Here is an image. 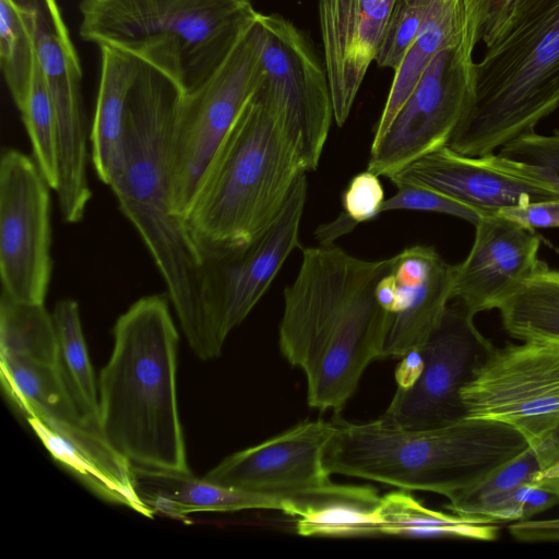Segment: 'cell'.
Wrapping results in <instances>:
<instances>
[{
  "mask_svg": "<svg viewBox=\"0 0 559 559\" xmlns=\"http://www.w3.org/2000/svg\"><path fill=\"white\" fill-rule=\"evenodd\" d=\"M135 48L140 64L126 105L122 158L108 186L157 265L189 346L212 360L225 341L205 297L204 257L173 194V142L187 93L180 48L168 38Z\"/></svg>",
  "mask_w": 559,
  "mask_h": 559,
  "instance_id": "obj_1",
  "label": "cell"
},
{
  "mask_svg": "<svg viewBox=\"0 0 559 559\" xmlns=\"http://www.w3.org/2000/svg\"><path fill=\"white\" fill-rule=\"evenodd\" d=\"M392 258L368 261L333 245L305 248L294 282L284 289L280 349L307 379L309 406L341 412L380 347L385 311L378 281Z\"/></svg>",
  "mask_w": 559,
  "mask_h": 559,
  "instance_id": "obj_2",
  "label": "cell"
},
{
  "mask_svg": "<svg viewBox=\"0 0 559 559\" xmlns=\"http://www.w3.org/2000/svg\"><path fill=\"white\" fill-rule=\"evenodd\" d=\"M98 379V429L133 466L190 472L177 401L178 332L163 295L145 296L114 326Z\"/></svg>",
  "mask_w": 559,
  "mask_h": 559,
  "instance_id": "obj_3",
  "label": "cell"
},
{
  "mask_svg": "<svg viewBox=\"0 0 559 559\" xmlns=\"http://www.w3.org/2000/svg\"><path fill=\"white\" fill-rule=\"evenodd\" d=\"M302 173L298 147L257 88L183 215L203 257L236 254L257 241L277 218Z\"/></svg>",
  "mask_w": 559,
  "mask_h": 559,
  "instance_id": "obj_4",
  "label": "cell"
},
{
  "mask_svg": "<svg viewBox=\"0 0 559 559\" xmlns=\"http://www.w3.org/2000/svg\"><path fill=\"white\" fill-rule=\"evenodd\" d=\"M324 454L330 474L358 477L449 500L475 487L530 447L513 428L464 417L433 429H403L380 418L365 424L334 419Z\"/></svg>",
  "mask_w": 559,
  "mask_h": 559,
  "instance_id": "obj_5",
  "label": "cell"
},
{
  "mask_svg": "<svg viewBox=\"0 0 559 559\" xmlns=\"http://www.w3.org/2000/svg\"><path fill=\"white\" fill-rule=\"evenodd\" d=\"M486 47L472 102L447 145L466 156L493 154L559 107V0H539Z\"/></svg>",
  "mask_w": 559,
  "mask_h": 559,
  "instance_id": "obj_6",
  "label": "cell"
},
{
  "mask_svg": "<svg viewBox=\"0 0 559 559\" xmlns=\"http://www.w3.org/2000/svg\"><path fill=\"white\" fill-rule=\"evenodd\" d=\"M85 41L122 47L174 39L187 92L204 82L255 14L252 0H80Z\"/></svg>",
  "mask_w": 559,
  "mask_h": 559,
  "instance_id": "obj_7",
  "label": "cell"
},
{
  "mask_svg": "<svg viewBox=\"0 0 559 559\" xmlns=\"http://www.w3.org/2000/svg\"><path fill=\"white\" fill-rule=\"evenodd\" d=\"M461 400L466 417L516 430L540 472L559 461V344L493 346L462 388Z\"/></svg>",
  "mask_w": 559,
  "mask_h": 559,
  "instance_id": "obj_8",
  "label": "cell"
},
{
  "mask_svg": "<svg viewBox=\"0 0 559 559\" xmlns=\"http://www.w3.org/2000/svg\"><path fill=\"white\" fill-rule=\"evenodd\" d=\"M263 43L257 11L212 74L181 100L173 142V194L182 218L213 156L260 85Z\"/></svg>",
  "mask_w": 559,
  "mask_h": 559,
  "instance_id": "obj_9",
  "label": "cell"
},
{
  "mask_svg": "<svg viewBox=\"0 0 559 559\" xmlns=\"http://www.w3.org/2000/svg\"><path fill=\"white\" fill-rule=\"evenodd\" d=\"M481 28L438 51L382 138L371 143L367 169L391 177L417 158L447 146L472 102Z\"/></svg>",
  "mask_w": 559,
  "mask_h": 559,
  "instance_id": "obj_10",
  "label": "cell"
},
{
  "mask_svg": "<svg viewBox=\"0 0 559 559\" xmlns=\"http://www.w3.org/2000/svg\"><path fill=\"white\" fill-rule=\"evenodd\" d=\"M264 29L259 93L295 142L306 171L316 170L328 139L333 105L325 68L292 21L259 12Z\"/></svg>",
  "mask_w": 559,
  "mask_h": 559,
  "instance_id": "obj_11",
  "label": "cell"
},
{
  "mask_svg": "<svg viewBox=\"0 0 559 559\" xmlns=\"http://www.w3.org/2000/svg\"><path fill=\"white\" fill-rule=\"evenodd\" d=\"M0 370L5 393L25 418L39 420L61 438L58 461L78 478L93 486L126 485L131 480L130 462L82 415L57 365L0 357Z\"/></svg>",
  "mask_w": 559,
  "mask_h": 559,
  "instance_id": "obj_12",
  "label": "cell"
},
{
  "mask_svg": "<svg viewBox=\"0 0 559 559\" xmlns=\"http://www.w3.org/2000/svg\"><path fill=\"white\" fill-rule=\"evenodd\" d=\"M29 27L37 63L53 103L57 134L59 205L84 209L92 197L86 166V127L82 96V68L62 17L58 0H12Z\"/></svg>",
  "mask_w": 559,
  "mask_h": 559,
  "instance_id": "obj_13",
  "label": "cell"
},
{
  "mask_svg": "<svg viewBox=\"0 0 559 559\" xmlns=\"http://www.w3.org/2000/svg\"><path fill=\"white\" fill-rule=\"evenodd\" d=\"M35 159L4 148L0 159V275L2 290L45 304L51 276L50 195Z\"/></svg>",
  "mask_w": 559,
  "mask_h": 559,
  "instance_id": "obj_14",
  "label": "cell"
},
{
  "mask_svg": "<svg viewBox=\"0 0 559 559\" xmlns=\"http://www.w3.org/2000/svg\"><path fill=\"white\" fill-rule=\"evenodd\" d=\"M493 344L460 304L448 306L419 349L423 370L407 389H397L380 419L403 429H433L464 418L461 391Z\"/></svg>",
  "mask_w": 559,
  "mask_h": 559,
  "instance_id": "obj_15",
  "label": "cell"
},
{
  "mask_svg": "<svg viewBox=\"0 0 559 559\" xmlns=\"http://www.w3.org/2000/svg\"><path fill=\"white\" fill-rule=\"evenodd\" d=\"M307 190L302 173L280 215L257 241L236 254L204 258L205 297L224 341L247 318L298 246Z\"/></svg>",
  "mask_w": 559,
  "mask_h": 559,
  "instance_id": "obj_16",
  "label": "cell"
},
{
  "mask_svg": "<svg viewBox=\"0 0 559 559\" xmlns=\"http://www.w3.org/2000/svg\"><path fill=\"white\" fill-rule=\"evenodd\" d=\"M335 429L334 419L306 420L225 457L204 478L228 488L275 497L284 503L285 511L287 500L331 483L324 454Z\"/></svg>",
  "mask_w": 559,
  "mask_h": 559,
  "instance_id": "obj_17",
  "label": "cell"
},
{
  "mask_svg": "<svg viewBox=\"0 0 559 559\" xmlns=\"http://www.w3.org/2000/svg\"><path fill=\"white\" fill-rule=\"evenodd\" d=\"M423 186L484 213L559 200V189L525 174L498 154L466 156L448 146L430 152L389 177Z\"/></svg>",
  "mask_w": 559,
  "mask_h": 559,
  "instance_id": "obj_18",
  "label": "cell"
},
{
  "mask_svg": "<svg viewBox=\"0 0 559 559\" xmlns=\"http://www.w3.org/2000/svg\"><path fill=\"white\" fill-rule=\"evenodd\" d=\"M466 259L455 265L452 299L472 316L499 309L544 264L533 229L497 212L484 214Z\"/></svg>",
  "mask_w": 559,
  "mask_h": 559,
  "instance_id": "obj_19",
  "label": "cell"
},
{
  "mask_svg": "<svg viewBox=\"0 0 559 559\" xmlns=\"http://www.w3.org/2000/svg\"><path fill=\"white\" fill-rule=\"evenodd\" d=\"M396 0H319V22L334 119L347 120L376 60Z\"/></svg>",
  "mask_w": 559,
  "mask_h": 559,
  "instance_id": "obj_20",
  "label": "cell"
},
{
  "mask_svg": "<svg viewBox=\"0 0 559 559\" xmlns=\"http://www.w3.org/2000/svg\"><path fill=\"white\" fill-rule=\"evenodd\" d=\"M484 26L483 0H433L420 31L394 71L386 102L376 126L373 142L385 133L432 57Z\"/></svg>",
  "mask_w": 559,
  "mask_h": 559,
  "instance_id": "obj_21",
  "label": "cell"
},
{
  "mask_svg": "<svg viewBox=\"0 0 559 559\" xmlns=\"http://www.w3.org/2000/svg\"><path fill=\"white\" fill-rule=\"evenodd\" d=\"M134 486L141 500L154 512L183 518L195 512H230L249 509L284 511L272 496L228 488L191 472H171L133 466Z\"/></svg>",
  "mask_w": 559,
  "mask_h": 559,
  "instance_id": "obj_22",
  "label": "cell"
},
{
  "mask_svg": "<svg viewBox=\"0 0 559 559\" xmlns=\"http://www.w3.org/2000/svg\"><path fill=\"white\" fill-rule=\"evenodd\" d=\"M100 75L91 130L92 163L100 181L109 185L122 158L124 111L136 78L140 53L135 47L98 45Z\"/></svg>",
  "mask_w": 559,
  "mask_h": 559,
  "instance_id": "obj_23",
  "label": "cell"
},
{
  "mask_svg": "<svg viewBox=\"0 0 559 559\" xmlns=\"http://www.w3.org/2000/svg\"><path fill=\"white\" fill-rule=\"evenodd\" d=\"M380 500L373 487L331 481L287 500L284 513L296 518V532L301 536L373 537L380 536Z\"/></svg>",
  "mask_w": 559,
  "mask_h": 559,
  "instance_id": "obj_24",
  "label": "cell"
},
{
  "mask_svg": "<svg viewBox=\"0 0 559 559\" xmlns=\"http://www.w3.org/2000/svg\"><path fill=\"white\" fill-rule=\"evenodd\" d=\"M455 265L441 257L418 284H399L393 312L385 313L380 359L419 350L437 329L452 300Z\"/></svg>",
  "mask_w": 559,
  "mask_h": 559,
  "instance_id": "obj_25",
  "label": "cell"
},
{
  "mask_svg": "<svg viewBox=\"0 0 559 559\" xmlns=\"http://www.w3.org/2000/svg\"><path fill=\"white\" fill-rule=\"evenodd\" d=\"M377 513L380 536L492 542L499 535L496 522L431 510L403 489L381 497Z\"/></svg>",
  "mask_w": 559,
  "mask_h": 559,
  "instance_id": "obj_26",
  "label": "cell"
},
{
  "mask_svg": "<svg viewBox=\"0 0 559 559\" xmlns=\"http://www.w3.org/2000/svg\"><path fill=\"white\" fill-rule=\"evenodd\" d=\"M498 310L510 336L559 344V270L545 263Z\"/></svg>",
  "mask_w": 559,
  "mask_h": 559,
  "instance_id": "obj_27",
  "label": "cell"
},
{
  "mask_svg": "<svg viewBox=\"0 0 559 559\" xmlns=\"http://www.w3.org/2000/svg\"><path fill=\"white\" fill-rule=\"evenodd\" d=\"M57 337V369L82 415L98 427V381L91 364L74 299L59 300L51 313Z\"/></svg>",
  "mask_w": 559,
  "mask_h": 559,
  "instance_id": "obj_28",
  "label": "cell"
},
{
  "mask_svg": "<svg viewBox=\"0 0 559 559\" xmlns=\"http://www.w3.org/2000/svg\"><path fill=\"white\" fill-rule=\"evenodd\" d=\"M0 357H19L57 365V337L45 304H26L1 292Z\"/></svg>",
  "mask_w": 559,
  "mask_h": 559,
  "instance_id": "obj_29",
  "label": "cell"
},
{
  "mask_svg": "<svg viewBox=\"0 0 559 559\" xmlns=\"http://www.w3.org/2000/svg\"><path fill=\"white\" fill-rule=\"evenodd\" d=\"M539 472V463L528 448L487 479L449 500L445 508L459 515L496 523L512 521V499L516 489L534 480Z\"/></svg>",
  "mask_w": 559,
  "mask_h": 559,
  "instance_id": "obj_30",
  "label": "cell"
},
{
  "mask_svg": "<svg viewBox=\"0 0 559 559\" xmlns=\"http://www.w3.org/2000/svg\"><path fill=\"white\" fill-rule=\"evenodd\" d=\"M35 63L34 41L23 13L12 0H0V67L19 110L25 104Z\"/></svg>",
  "mask_w": 559,
  "mask_h": 559,
  "instance_id": "obj_31",
  "label": "cell"
},
{
  "mask_svg": "<svg viewBox=\"0 0 559 559\" xmlns=\"http://www.w3.org/2000/svg\"><path fill=\"white\" fill-rule=\"evenodd\" d=\"M20 112L32 143L34 159L50 188L57 190L59 164L56 111L37 60L29 91Z\"/></svg>",
  "mask_w": 559,
  "mask_h": 559,
  "instance_id": "obj_32",
  "label": "cell"
},
{
  "mask_svg": "<svg viewBox=\"0 0 559 559\" xmlns=\"http://www.w3.org/2000/svg\"><path fill=\"white\" fill-rule=\"evenodd\" d=\"M433 0H396L376 62L395 71L416 39Z\"/></svg>",
  "mask_w": 559,
  "mask_h": 559,
  "instance_id": "obj_33",
  "label": "cell"
},
{
  "mask_svg": "<svg viewBox=\"0 0 559 559\" xmlns=\"http://www.w3.org/2000/svg\"><path fill=\"white\" fill-rule=\"evenodd\" d=\"M497 154L525 174L559 189V130L551 134L531 132L508 143Z\"/></svg>",
  "mask_w": 559,
  "mask_h": 559,
  "instance_id": "obj_34",
  "label": "cell"
},
{
  "mask_svg": "<svg viewBox=\"0 0 559 559\" xmlns=\"http://www.w3.org/2000/svg\"><path fill=\"white\" fill-rule=\"evenodd\" d=\"M395 186L397 191L390 199L384 200L382 213L392 210L436 212L465 219L473 225H476L479 218L486 214L423 186L406 182Z\"/></svg>",
  "mask_w": 559,
  "mask_h": 559,
  "instance_id": "obj_35",
  "label": "cell"
},
{
  "mask_svg": "<svg viewBox=\"0 0 559 559\" xmlns=\"http://www.w3.org/2000/svg\"><path fill=\"white\" fill-rule=\"evenodd\" d=\"M379 176L366 170L354 176L343 193L346 213L356 224L373 219L379 215L385 200Z\"/></svg>",
  "mask_w": 559,
  "mask_h": 559,
  "instance_id": "obj_36",
  "label": "cell"
},
{
  "mask_svg": "<svg viewBox=\"0 0 559 559\" xmlns=\"http://www.w3.org/2000/svg\"><path fill=\"white\" fill-rule=\"evenodd\" d=\"M497 213L531 229L559 227V200H546L503 207Z\"/></svg>",
  "mask_w": 559,
  "mask_h": 559,
  "instance_id": "obj_37",
  "label": "cell"
},
{
  "mask_svg": "<svg viewBox=\"0 0 559 559\" xmlns=\"http://www.w3.org/2000/svg\"><path fill=\"white\" fill-rule=\"evenodd\" d=\"M539 0H504L499 11L484 27L481 39L486 45L512 28Z\"/></svg>",
  "mask_w": 559,
  "mask_h": 559,
  "instance_id": "obj_38",
  "label": "cell"
},
{
  "mask_svg": "<svg viewBox=\"0 0 559 559\" xmlns=\"http://www.w3.org/2000/svg\"><path fill=\"white\" fill-rule=\"evenodd\" d=\"M423 370V358L419 350L407 353L395 370L397 389L409 388L419 377Z\"/></svg>",
  "mask_w": 559,
  "mask_h": 559,
  "instance_id": "obj_39",
  "label": "cell"
},
{
  "mask_svg": "<svg viewBox=\"0 0 559 559\" xmlns=\"http://www.w3.org/2000/svg\"><path fill=\"white\" fill-rule=\"evenodd\" d=\"M374 295L378 304L385 313L394 311L397 301V283L391 272L386 273L378 281Z\"/></svg>",
  "mask_w": 559,
  "mask_h": 559,
  "instance_id": "obj_40",
  "label": "cell"
},
{
  "mask_svg": "<svg viewBox=\"0 0 559 559\" xmlns=\"http://www.w3.org/2000/svg\"><path fill=\"white\" fill-rule=\"evenodd\" d=\"M355 225L356 223L346 213H343L335 222L318 229L317 235L322 246H329L332 245L333 239L348 233Z\"/></svg>",
  "mask_w": 559,
  "mask_h": 559,
  "instance_id": "obj_41",
  "label": "cell"
},
{
  "mask_svg": "<svg viewBox=\"0 0 559 559\" xmlns=\"http://www.w3.org/2000/svg\"><path fill=\"white\" fill-rule=\"evenodd\" d=\"M539 535L545 542H559V518L543 519L539 522Z\"/></svg>",
  "mask_w": 559,
  "mask_h": 559,
  "instance_id": "obj_42",
  "label": "cell"
},
{
  "mask_svg": "<svg viewBox=\"0 0 559 559\" xmlns=\"http://www.w3.org/2000/svg\"><path fill=\"white\" fill-rule=\"evenodd\" d=\"M538 476L555 479V480L559 481V461L556 464H554L551 467H549L543 472H539Z\"/></svg>",
  "mask_w": 559,
  "mask_h": 559,
  "instance_id": "obj_43",
  "label": "cell"
}]
</instances>
